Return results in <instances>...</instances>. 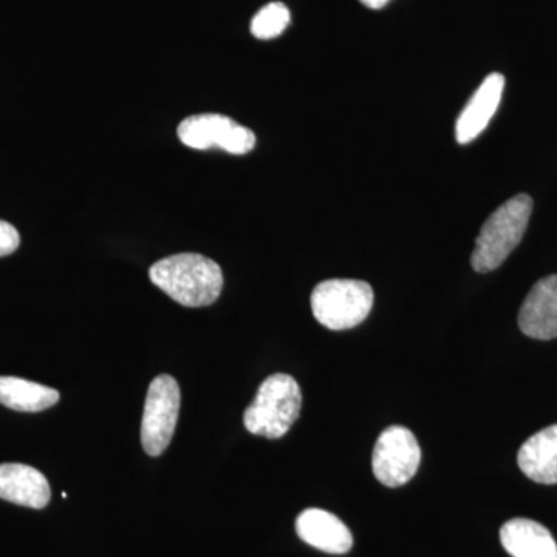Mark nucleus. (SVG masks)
<instances>
[{"label":"nucleus","instance_id":"nucleus-9","mask_svg":"<svg viewBox=\"0 0 557 557\" xmlns=\"http://www.w3.org/2000/svg\"><path fill=\"white\" fill-rule=\"evenodd\" d=\"M296 531L306 544L329 555H346L354 545L346 523L324 509L309 508L300 512Z\"/></svg>","mask_w":557,"mask_h":557},{"label":"nucleus","instance_id":"nucleus-12","mask_svg":"<svg viewBox=\"0 0 557 557\" xmlns=\"http://www.w3.org/2000/svg\"><path fill=\"white\" fill-rule=\"evenodd\" d=\"M520 471L542 485L557 483V424L539 431L527 440L518 454Z\"/></svg>","mask_w":557,"mask_h":557},{"label":"nucleus","instance_id":"nucleus-16","mask_svg":"<svg viewBox=\"0 0 557 557\" xmlns=\"http://www.w3.org/2000/svg\"><path fill=\"white\" fill-rule=\"evenodd\" d=\"M21 237L17 230L9 222L0 220V258L9 256L20 247Z\"/></svg>","mask_w":557,"mask_h":557},{"label":"nucleus","instance_id":"nucleus-13","mask_svg":"<svg viewBox=\"0 0 557 557\" xmlns=\"http://www.w3.org/2000/svg\"><path fill=\"white\" fill-rule=\"evenodd\" d=\"M500 542L512 557H557V544L552 533L534 520H508L502 527Z\"/></svg>","mask_w":557,"mask_h":557},{"label":"nucleus","instance_id":"nucleus-8","mask_svg":"<svg viewBox=\"0 0 557 557\" xmlns=\"http://www.w3.org/2000/svg\"><path fill=\"white\" fill-rule=\"evenodd\" d=\"M519 327L533 339L557 338V274L541 278L519 311Z\"/></svg>","mask_w":557,"mask_h":557},{"label":"nucleus","instance_id":"nucleus-3","mask_svg":"<svg viewBox=\"0 0 557 557\" xmlns=\"http://www.w3.org/2000/svg\"><path fill=\"white\" fill-rule=\"evenodd\" d=\"M302 394L298 381L276 373L260 384L255 401L245 410L244 423L249 434L270 440L284 437L298 421Z\"/></svg>","mask_w":557,"mask_h":557},{"label":"nucleus","instance_id":"nucleus-1","mask_svg":"<svg viewBox=\"0 0 557 557\" xmlns=\"http://www.w3.org/2000/svg\"><path fill=\"white\" fill-rule=\"evenodd\" d=\"M149 277L171 299L190 309L211 306L223 288L218 263L194 252L159 260L150 267Z\"/></svg>","mask_w":557,"mask_h":557},{"label":"nucleus","instance_id":"nucleus-7","mask_svg":"<svg viewBox=\"0 0 557 557\" xmlns=\"http://www.w3.org/2000/svg\"><path fill=\"white\" fill-rule=\"evenodd\" d=\"M421 449L408 428L391 426L381 432L373 449V474L384 486L406 485L417 474Z\"/></svg>","mask_w":557,"mask_h":557},{"label":"nucleus","instance_id":"nucleus-11","mask_svg":"<svg viewBox=\"0 0 557 557\" xmlns=\"http://www.w3.org/2000/svg\"><path fill=\"white\" fill-rule=\"evenodd\" d=\"M49 480L38 469L21 463L0 465V498L21 507L42 509L49 505Z\"/></svg>","mask_w":557,"mask_h":557},{"label":"nucleus","instance_id":"nucleus-6","mask_svg":"<svg viewBox=\"0 0 557 557\" xmlns=\"http://www.w3.org/2000/svg\"><path fill=\"white\" fill-rule=\"evenodd\" d=\"M177 134L180 141L190 149L207 150L218 146L234 156H245L256 146L255 132L219 113L189 116L180 123Z\"/></svg>","mask_w":557,"mask_h":557},{"label":"nucleus","instance_id":"nucleus-2","mask_svg":"<svg viewBox=\"0 0 557 557\" xmlns=\"http://www.w3.org/2000/svg\"><path fill=\"white\" fill-rule=\"evenodd\" d=\"M531 212L533 199L527 194H519L496 209L483 223L475 239L471 256L472 269L478 273L497 270L522 242Z\"/></svg>","mask_w":557,"mask_h":557},{"label":"nucleus","instance_id":"nucleus-15","mask_svg":"<svg viewBox=\"0 0 557 557\" xmlns=\"http://www.w3.org/2000/svg\"><path fill=\"white\" fill-rule=\"evenodd\" d=\"M289 24V11L284 3L273 2L263 7L251 22V33L258 39H273L285 32Z\"/></svg>","mask_w":557,"mask_h":557},{"label":"nucleus","instance_id":"nucleus-14","mask_svg":"<svg viewBox=\"0 0 557 557\" xmlns=\"http://www.w3.org/2000/svg\"><path fill=\"white\" fill-rule=\"evenodd\" d=\"M60 401V392L54 388L16 379L0 376V405L17 412H42Z\"/></svg>","mask_w":557,"mask_h":557},{"label":"nucleus","instance_id":"nucleus-17","mask_svg":"<svg viewBox=\"0 0 557 557\" xmlns=\"http://www.w3.org/2000/svg\"><path fill=\"white\" fill-rule=\"evenodd\" d=\"M362 5L368 7L370 10L384 9L391 0H359Z\"/></svg>","mask_w":557,"mask_h":557},{"label":"nucleus","instance_id":"nucleus-10","mask_svg":"<svg viewBox=\"0 0 557 557\" xmlns=\"http://www.w3.org/2000/svg\"><path fill=\"white\" fill-rule=\"evenodd\" d=\"M505 78L500 73H491L472 95L467 108L458 116L456 137L460 145H468L486 129L491 119L496 115L504 94Z\"/></svg>","mask_w":557,"mask_h":557},{"label":"nucleus","instance_id":"nucleus-4","mask_svg":"<svg viewBox=\"0 0 557 557\" xmlns=\"http://www.w3.org/2000/svg\"><path fill=\"white\" fill-rule=\"evenodd\" d=\"M373 289L368 282L355 278H330L321 282L311 293V310L325 329L357 327L372 311Z\"/></svg>","mask_w":557,"mask_h":557},{"label":"nucleus","instance_id":"nucleus-5","mask_svg":"<svg viewBox=\"0 0 557 557\" xmlns=\"http://www.w3.org/2000/svg\"><path fill=\"white\" fill-rule=\"evenodd\" d=\"M180 387L171 375L150 383L141 423V445L150 457H159L170 446L180 412Z\"/></svg>","mask_w":557,"mask_h":557}]
</instances>
